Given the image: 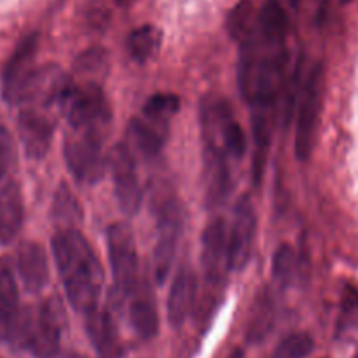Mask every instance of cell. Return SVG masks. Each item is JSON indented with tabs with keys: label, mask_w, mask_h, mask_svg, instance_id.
<instances>
[{
	"label": "cell",
	"mask_w": 358,
	"mask_h": 358,
	"mask_svg": "<svg viewBox=\"0 0 358 358\" xmlns=\"http://www.w3.org/2000/svg\"><path fill=\"white\" fill-rule=\"evenodd\" d=\"M52 254L73 310L84 315L98 310L103 269L83 233L79 229L56 231Z\"/></svg>",
	"instance_id": "1"
},
{
	"label": "cell",
	"mask_w": 358,
	"mask_h": 358,
	"mask_svg": "<svg viewBox=\"0 0 358 358\" xmlns=\"http://www.w3.org/2000/svg\"><path fill=\"white\" fill-rule=\"evenodd\" d=\"M62 107L73 131H103L110 121V107L96 83L72 86L62 98Z\"/></svg>",
	"instance_id": "2"
},
{
	"label": "cell",
	"mask_w": 358,
	"mask_h": 358,
	"mask_svg": "<svg viewBox=\"0 0 358 358\" xmlns=\"http://www.w3.org/2000/svg\"><path fill=\"white\" fill-rule=\"evenodd\" d=\"M31 315L20 308L16 278L9 259L0 257V341L24 346L31 327Z\"/></svg>",
	"instance_id": "3"
},
{
	"label": "cell",
	"mask_w": 358,
	"mask_h": 358,
	"mask_svg": "<svg viewBox=\"0 0 358 358\" xmlns=\"http://www.w3.org/2000/svg\"><path fill=\"white\" fill-rule=\"evenodd\" d=\"M107 247L115 289L122 297L131 296L138 287V254L131 227L112 224L107 231Z\"/></svg>",
	"instance_id": "4"
},
{
	"label": "cell",
	"mask_w": 358,
	"mask_h": 358,
	"mask_svg": "<svg viewBox=\"0 0 358 358\" xmlns=\"http://www.w3.org/2000/svg\"><path fill=\"white\" fill-rule=\"evenodd\" d=\"M324 66L318 63L311 70L310 77H308L306 84H304L299 105V115H297L296 156L301 161L310 159L311 152L315 149V140H317L318 122H320L322 114V101H324Z\"/></svg>",
	"instance_id": "5"
},
{
	"label": "cell",
	"mask_w": 358,
	"mask_h": 358,
	"mask_svg": "<svg viewBox=\"0 0 358 358\" xmlns=\"http://www.w3.org/2000/svg\"><path fill=\"white\" fill-rule=\"evenodd\" d=\"M101 131H73L65 140V161L70 173L80 184L93 185L100 182L105 171Z\"/></svg>",
	"instance_id": "6"
},
{
	"label": "cell",
	"mask_w": 358,
	"mask_h": 358,
	"mask_svg": "<svg viewBox=\"0 0 358 358\" xmlns=\"http://www.w3.org/2000/svg\"><path fill=\"white\" fill-rule=\"evenodd\" d=\"M66 315L59 299H48L31 320L30 332L24 348L30 350L37 358H56L62 345V332L65 329Z\"/></svg>",
	"instance_id": "7"
},
{
	"label": "cell",
	"mask_w": 358,
	"mask_h": 358,
	"mask_svg": "<svg viewBox=\"0 0 358 358\" xmlns=\"http://www.w3.org/2000/svg\"><path fill=\"white\" fill-rule=\"evenodd\" d=\"M38 49V35L30 34L21 38L7 59L2 72V96L7 103L20 105L27 87L35 73V55Z\"/></svg>",
	"instance_id": "8"
},
{
	"label": "cell",
	"mask_w": 358,
	"mask_h": 358,
	"mask_svg": "<svg viewBox=\"0 0 358 358\" xmlns=\"http://www.w3.org/2000/svg\"><path fill=\"white\" fill-rule=\"evenodd\" d=\"M107 164L110 168L112 180H114L115 196L119 206L126 215H135L142 206V185L136 173L135 157L124 143H117L108 152Z\"/></svg>",
	"instance_id": "9"
},
{
	"label": "cell",
	"mask_w": 358,
	"mask_h": 358,
	"mask_svg": "<svg viewBox=\"0 0 358 358\" xmlns=\"http://www.w3.org/2000/svg\"><path fill=\"white\" fill-rule=\"evenodd\" d=\"M182 233V208L175 199H168L159 208L157 241L154 248V276L163 283L175 261L178 240Z\"/></svg>",
	"instance_id": "10"
},
{
	"label": "cell",
	"mask_w": 358,
	"mask_h": 358,
	"mask_svg": "<svg viewBox=\"0 0 358 358\" xmlns=\"http://www.w3.org/2000/svg\"><path fill=\"white\" fill-rule=\"evenodd\" d=\"M255 227H257V217H255L254 203L250 196L245 194L238 199L234 208L233 229L227 240V269L241 271L248 264L255 240Z\"/></svg>",
	"instance_id": "11"
},
{
	"label": "cell",
	"mask_w": 358,
	"mask_h": 358,
	"mask_svg": "<svg viewBox=\"0 0 358 358\" xmlns=\"http://www.w3.org/2000/svg\"><path fill=\"white\" fill-rule=\"evenodd\" d=\"M17 131L27 156L31 159H42L51 149L55 122L44 112L27 107L17 117Z\"/></svg>",
	"instance_id": "12"
},
{
	"label": "cell",
	"mask_w": 358,
	"mask_h": 358,
	"mask_svg": "<svg viewBox=\"0 0 358 358\" xmlns=\"http://www.w3.org/2000/svg\"><path fill=\"white\" fill-rule=\"evenodd\" d=\"M205 170L208 205H222L231 192V171L226 150L217 143L205 142Z\"/></svg>",
	"instance_id": "13"
},
{
	"label": "cell",
	"mask_w": 358,
	"mask_h": 358,
	"mask_svg": "<svg viewBox=\"0 0 358 358\" xmlns=\"http://www.w3.org/2000/svg\"><path fill=\"white\" fill-rule=\"evenodd\" d=\"M201 261L208 282H219L222 269L227 268V234L222 219L210 222L203 233Z\"/></svg>",
	"instance_id": "14"
},
{
	"label": "cell",
	"mask_w": 358,
	"mask_h": 358,
	"mask_svg": "<svg viewBox=\"0 0 358 358\" xmlns=\"http://www.w3.org/2000/svg\"><path fill=\"white\" fill-rule=\"evenodd\" d=\"M17 273L24 289L30 294L41 292L49 280V262L44 248L27 241L17 250Z\"/></svg>",
	"instance_id": "15"
},
{
	"label": "cell",
	"mask_w": 358,
	"mask_h": 358,
	"mask_svg": "<svg viewBox=\"0 0 358 358\" xmlns=\"http://www.w3.org/2000/svg\"><path fill=\"white\" fill-rule=\"evenodd\" d=\"M198 294V280L189 268H182L171 283L168 296V320L173 327H180L191 315Z\"/></svg>",
	"instance_id": "16"
},
{
	"label": "cell",
	"mask_w": 358,
	"mask_h": 358,
	"mask_svg": "<svg viewBox=\"0 0 358 358\" xmlns=\"http://www.w3.org/2000/svg\"><path fill=\"white\" fill-rule=\"evenodd\" d=\"M24 219V203L20 185L14 180L0 185V243L7 245L17 236Z\"/></svg>",
	"instance_id": "17"
},
{
	"label": "cell",
	"mask_w": 358,
	"mask_h": 358,
	"mask_svg": "<svg viewBox=\"0 0 358 358\" xmlns=\"http://www.w3.org/2000/svg\"><path fill=\"white\" fill-rule=\"evenodd\" d=\"M86 331L91 343L96 348L100 358H119L121 345H119L117 331L110 315L105 311H91L86 315Z\"/></svg>",
	"instance_id": "18"
},
{
	"label": "cell",
	"mask_w": 358,
	"mask_h": 358,
	"mask_svg": "<svg viewBox=\"0 0 358 358\" xmlns=\"http://www.w3.org/2000/svg\"><path fill=\"white\" fill-rule=\"evenodd\" d=\"M133 301L129 306V322L133 329L142 339H152L159 331V317H157L156 301L149 287L143 285L142 289L136 287L131 294Z\"/></svg>",
	"instance_id": "19"
},
{
	"label": "cell",
	"mask_w": 358,
	"mask_h": 358,
	"mask_svg": "<svg viewBox=\"0 0 358 358\" xmlns=\"http://www.w3.org/2000/svg\"><path fill=\"white\" fill-rule=\"evenodd\" d=\"M255 31L268 44L285 45L287 34H289V17L278 0H268L262 6Z\"/></svg>",
	"instance_id": "20"
},
{
	"label": "cell",
	"mask_w": 358,
	"mask_h": 358,
	"mask_svg": "<svg viewBox=\"0 0 358 358\" xmlns=\"http://www.w3.org/2000/svg\"><path fill=\"white\" fill-rule=\"evenodd\" d=\"M164 124L154 122L150 119H133L129 122L128 136L131 145L138 150L142 156L152 157L161 150L164 143Z\"/></svg>",
	"instance_id": "21"
},
{
	"label": "cell",
	"mask_w": 358,
	"mask_h": 358,
	"mask_svg": "<svg viewBox=\"0 0 358 358\" xmlns=\"http://www.w3.org/2000/svg\"><path fill=\"white\" fill-rule=\"evenodd\" d=\"M275 322V301L268 289L261 290L255 299L250 311V320H248L247 339L252 343H259L269 334Z\"/></svg>",
	"instance_id": "22"
},
{
	"label": "cell",
	"mask_w": 358,
	"mask_h": 358,
	"mask_svg": "<svg viewBox=\"0 0 358 358\" xmlns=\"http://www.w3.org/2000/svg\"><path fill=\"white\" fill-rule=\"evenodd\" d=\"M161 31L152 24H143V27L135 28L129 34L128 42V52L135 62L147 63L157 55L161 48Z\"/></svg>",
	"instance_id": "23"
},
{
	"label": "cell",
	"mask_w": 358,
	"mask_h": 358,
	"mask_svg": "<svg viewBox=\"0 0 358 358\" xmlns=\"http://www.w3.org/2000/svg\"><path fill=\"white\" fill-rule=\"evenodd\" d=\"M52 219H55L58 231L62 229H77V224L83 220V208L76 196L70 192L65 184L58 187L52 201Z\"/></svg>",
	"instance_id": "24"
},
{
	"label": "cell",
	"mask_w": 358,
	"mask_h": 358,
	"mask_svg": "<svg viewBox=\"0 0 358 358\" xmlns=\"http://www.w3.org/2000/svg\"><path fill=\"white\" fill-rule=\"evenodd\" d=\"M178 108H180V98L177 94H154L143 105V117L166 126L168 121L177 114Z\"/></svg>",
	"instance_id": "25"
},
{
	"label": "cell",
	"mask_w": 358,
	"mask_h": 358,
	"mask_svg": "<svg viewBox=\"0 0 358 358\" xmlns=\"http://www.w3.org/2000/svg\"><path fill=\"white\" fill-rule=\"evenodd\" d=\"M254 9L250 0H240L227 17V30L236 41H243L254 31Z\"/></svg>",
	"instance_id": "26"
},
{
	"label": "cell",
	"mask_w": 358,
	"mask_h": 358,
	"mask_svg": "<svg viewBox=\"0 0 358 358\" xmlns=\"http://www.w3.org/2000/svg\"><path fill=\"white\" fill-rule=\"evenodd\" d=\"M296 254L290 245H282L273 255V276L280 285L287 287L292 283L296 273Z\"/></svg>",
	"instance_id": "27"
},
{
	"label": "cell",
	"mask_w": 358,
	"mask_h": 358,
	"mask_svg": "<svg viewBox=\"0 0 358 358\" xmlns=\"http://www.w3.org/2000/svg\"><path fill=\"white\" fill-rule=\"evenodd\" d=\"M313 346L315 343L311 336L297 332V334H290L289 338L280 343L273 358H306L313 352Z\"/></svg>",
	"instance_id": "28"
},
{
	"label": "cell",
	"mask_w": 358,
	"mask_h": 358,
	"mask_svg": "<svg viewBox=\"0 0 358 358\" xmlns=\"http://www.w3.org/2000/svg\"><path fill=\"white\" fill-rule=\"evenodd\" d=\"M107 65V52L100 48H93L84 51L76 63V69L83 73L100 72Z\"/></svg>",
	"instance_id": "29"
},
{
	"label": "cell",
	"mask_w": 358,
	"mask_h": 358,
	"mask_svg": "<svg viewBox=\"0 0 358 358\" xmlns=\"http://www.w3.org/2000/svg\"><path fill=\"white\" fill-rule=\"evenodd\" d=\"M10 163H13V140L9 131L0 124V180L9 171Z\"/></svg>",
	"instance_id": "30"
},
{
	"label": "cell",
	"mask_w": 358,
	"mask_h": 358,
	"mask_svg": "<svg viewBox=\"0 0 358 358\" xmlns=\"http://www.w3.org/2000/svg\"><path fill=\"white\" fill-rule=\"evenodd\" d=\"M227 358H243V350H234Z\"/></svg>",
	"instance_id": "31"
},
{
	"label": "cell",
	"mask_w": 358,
	"mask_h": 358,
	"mask_svg": "<svg viewBox=\"0 0 358 358\" xmlns=\"http://www.w3.org/2000/svg\"><path fill=\"white\" fill-rule=\"evenodd\" d=\"M115 2H117L119 6H124V7H128V6H131V3L135 2V0H115Z\"/></svg>",
	"instance_id": "32"
},
{
	"label": "cell",
	"mask_w": 358,
	"mask_h": 358,
	"mask_svg": "<svg viewBox=\"0 0 358 358\" xmlns=\"http://www.w3.org/2000/svg\"><path fill=\"white\" fill-rule=\"evenodd\" d=\"M289 2L292 3L294 7H297V6H299V3H301V0H289Z\"/></svg>",
	"instance_id": "33"
},
{
	"label": "cell",
	"mask_w": 358,
	"mask_h": 358,
	"mask_svg": "<svg viewBox=\"0 0 358 358\" xmlns=\"http://www.w3.org/2000/svg\"><path fill=\"white\" fill-rule=\"evenodd\" d=\"M70 358H86V357H80V355H72Z\"/></svg>",
	"instance_id": "34"
},
{
	"label": "cell",
	"mask_w": 358,
	"mask_h": 358,
	"mask_svg": "<svg viewBox=\"0 0 358 358\" xmlns=\"http://www.w3.org/2000/svg\"><path fill=\"white\" fill-rule=\"evenodd\" d=\"M343 3H348V2H352V0H341Z\"/></svg>",
	"instance_id": "35"
},
{
	"label": "cell",
	"mask_w": 358,
	"mask_h": 358,
	"mask_svg": "<svg viewBox=\"0 0 358 358\" xmlns=\"http://www.w3.org/2000/svg\"><path fill=\"white\" fill-rule=\"evenodd\" d=\"M357 358H358V357H357Z\"/></svg>",
	"instance_id": "36"
}]
</instances>
